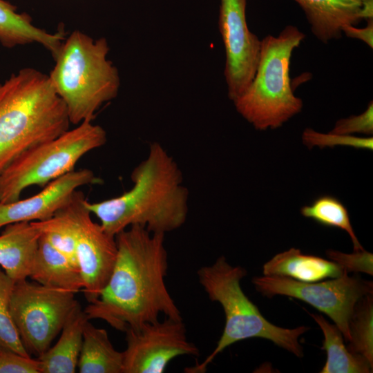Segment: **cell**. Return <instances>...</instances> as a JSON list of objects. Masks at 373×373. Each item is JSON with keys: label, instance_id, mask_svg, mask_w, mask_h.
Listing matches in <instances>:
<instances>
[{"label": "cell", "instance_id": "6da1fadb", "mask_svg": "<svg viewBox=\"0 0 373 373\" xmlns=\"http://www.w3.org/2000/svg\"><path fill=\"white\" fill-rule=\"evenodd\" d=\"M164 234L133 225L115 236L117 254L106 285L84 310L125 332L166 317L182 319L165 283L168 269Z\"/></svg>", "mask_w": 373, "mask_h": 373}, {"label": "cell", "instance_id": "7a4b0ae2", "mask_svg": "<svg viewBox=\"0 0 373 373\" xmlns=\"http://www.w3.org/2000/svg\"><path fill=\"white\" fill-rule=\"evenodd\" d=\"M132 188L122 195L85 205L103 229L115 236L133 225L164 234L186 222L189 191L175 160L162 145L153 142L146 157L133 171Z\"/></svg>", "mask_w": 373, "mask_h": 373}, {"label": "cell", "instance_id": "3957f363", "mask_svg": "<svg viewBox=\"0 0 373 373\" xmlns=\"http://www.w3.org/2000/svg\"><path fill=\"white\" fill-rule=\"evenodd\" d=\"M48 75L24 68L0 84V174L26 151L69 129Z\"/></svg>", "mask_w": 373, "mask_h": 373}, {"label": "cell", "instance_id": "277c9868", "mask_svg": "<svg viewBox=\"0 0 373 373\" xmlns=\"http://www.w3.org/2000/svg\"><path fill=\"white\" fill-rule=\"evenodd\" d=\"M108 52L104 37L94 39L74 30L54 57L48 77L66 107L70 124L93 121L102 105L117 95L119 75L107 59Z\"/></svg>", "mask_w": 373, "mask_h": 373}, {"label": "cell", "instance_id": "5b68a950", "mask_svg": "<svg viewBox=\"0 0 373 373\" xmlns=\"http://www.w3.org/2000/svg\"><path fill=\"white\" fill-rule=\"evenodd\" d=\"M197 274L209 298L222 307L225 325L212 353L202 363L188 368L187 372H204L214 358L227 347L251 338L271 341L298 358L303 356L298 338L310 327L287 329L269 322L242 290L240 280L247 275L246 269L230 265L224 256H220L213 264L202 267Z\"/></svg>", "mask_w": 373, "mask_h": 373}, {"label": "cell", "instance_id": "8992f818", "mask_svg": "<svg viewBox=\"0 0 373 373\" xmlns=\"http://www.w3.org/2000/svg\"><path fill=\"white\" fill-rule=\"evenodd\" d=\"M305 35L288 25L278 36L261 40L255 75L246 90L233 103L236 111L256 130L280 127L300 113L303 103L294 94L289 77L290 60Z\"/></svg>", "mask_w": 373, "mask_h": 373}, {"label": "cell", "instance_id": "52a82bcc", "mask_svg": "<svg viewBox=\"0 0 373 373\" xmlns=\"http://www.w3.org/2000/svg\"><path fill=\"white\" fill-rule=\"evenodd\" d=\"M106 142L104 129L92 121H84L75 128L24 152L0 174V202L19 199L23 190L44 187L74 170L86 153Z\"/></svg>", "mask_w": 373, "mask_h": 373}, {"label": "cell", "instance_id": "ba28073f", "mask_svg": "<svg viewBox=\"0 0 373 373\" xmlns=\"http://www.w3.org/2000/svg\"><path fill=\"white\" fill-rule=\"evenodd\" d=\"M27 279L15 283L10 310L23 346L30 356L38 357L50 347L79 303L74 292Z\"/></svg>", "mask_w": 373, "mask_h": 373}, {"label": "cell", "instance_id": "9c48e42d", "mask_svg": "<svg viewBox=\"0 0 373 373\" xmlns=\"http://www.w3.org/2000/svg\"><path fill=\"white\" fill-rule=\"evenodd\" d=\"M252 283L267 297H293L325 314L335 323L347 343L350 341L349 322L355 304L363 296L373 294L372 281L358 276H349L344 270L341 276L323 282L306 283L284 276H263L254 277Z\"/></svg>", "mask_w": 373, "mask_h": 373}, {"label": "cell", "instance_id": "30bf717a", "mask_svg": "<svg viewBox=\"0 0 373 373\" xmlns=\"http://www.w3.org/2000/svg\"><path fill=\"white\" fill-rule=\"evenodd\" d=\"M86 198L76 191L65 208L76 242V258L82 280V289L89 303L96 300L106 285L117 254L115 236L94 222L85 205Z\"/></svg>", "mask_w": 373, "mask_h": 373}, {"label": "cell", "instance_id": "8fae6325", "mask_svg": "<svg viewBox=\"0 0 373 373\" xmlns=\"http://www.w3.org/2000/svg\"><path fill=\"white\" fill-rule=\"evenodd\" d=\"M125 333L122 373H162L173 358L199 354L197 346L187 338L182 319L166 317Z\"/></svg>", "mask_w": 373, "mask_h": 373}, {"label": "cell", "instance_id": "7c38bea8", "mask_svg": "<svg viewBox=\"0 0 373 373\" xmlns=\"http://www.w3.org/2000/svg\"><path fill=\"white\" fill-rule=\"evenodd\" d=\"M247 0H220L218 27L225 50L224 77L233 102L251 84L258 64L261 40L246 19Z\"/></svg>", "mask_w": 373, "mask_h": 373}, {"label": "cell", "instance_id": "4fadbf2b", "mask_svg": "<svg viewBox=\"0 0 373 373\" xmlns=\"http://www.w3.org/2000/svg\"><path fill=\"white\" fill-rule=\"evenodd\" d=\"M96 182L92 171L74 169L52 180L33 196L0 202V228L15 222L48 220L69 202L79 187Z\"/></svg>", "mask_w": 373, "mask_h": 373}, {"label": "cell", "instance_id": "5bb4252c", "mask_svg": "<svg viewBox=\"0 0 373 373\" xmlns=\"http://www.w3.org/2000/svg\"><path fill=\"white\" fill-rule=\"evenodd\" d=\"M303 10L313 35L328 43L342 28L373 18V0H294Z\"/></svg>", "mask_w": 373, "mask_h": 373}, {"label": "cell", "instance_id": "9a60e30c", "mask_svg": "<svg viewBox=\"0 0 373 373\" xmlns=\"http://www.w3.org/2000/svg\"><path fill=\"white\" fill-rule=\"evenodd\" d=\"M41 234L33 222L5 226L0 235V267L15 283L29 278Z\"/></svg>", "mask_w": 373, "mask_h": 373}, {"label": "cell", "instance_id": "2e32d148", "mask_svg": "<svg viewBox=\"0 0 373 373\" xmlns=\"http://www.w3.org/2000/svg\"><path fill=\"white\" fill-rule=\"evenodd\" d=\"M29 278L42 285L77 293L83 288L78 265L41 234Z\"/></svg>", "mask_w": 373, "mask_h": 373}, {"label": "cell", "instance_id": "e0dca14e", "mask_svg": "<svg viewBox=\"0 0 373 373\" xmlns=\"http://www.w3.org/2000/svg\"><path fill=\"white\" fill-rule=\"evenodd\" d=\"M88 321L79 303L65 323L57 343L39 356V373L76 372L83 342V331Z\"/></svg>", "mask_w": 373, "mask_h": 373}, {"label": "cell", "instance_id": "ac0fdd59", "mask_svg": "<svg viewBox=\"0 0 373 373\" xmlns=\"http://www.w3.org/2000/svg\"><path fill=\"white\" fill-rule=\"evenodd\" d=\"M264 276H278L296 280L314 283L341 276L343 269L336 262L321 257L303 254L300 249L291 248L276 254L262 267Z\"/></svg>", "mask_w": 373, "mask_h": 373}, {"label": "cell", "instance_id": "d6986e66", "mask_svg": "<svg viewBox=\"0 0 373 373\" xmlns=\"http://www.w3.org/2000/svg\"><path fill=\"white\" fill-rule=\"evenodd\" d=\"M65 39L63 30L50 33L39 28L28 15L17 12L12 5L0 0V43L4 47L37 43L49 50L54 58Z\"/></svg>", "mask_w": 373, "mask_h": 373}, {"label": "cell", "instance_id": "ffe728a7", "mask_svg": "<svg viewBox=\"0 0 373 373\" xmlns=\"http://www.w3.org/2000/svg\"><path fill=\"white\" fill-rule=\"evenodd\" d=\"M123 358V352L115 349L106 330L95 327L88 320L84 326L79 372L122 373Z\"/></svg>", "mask_w": 373, "mask_h": 373}, {"label": "cell", "instance_id": "44dd1931", "mask_svg": "<svg viewBox=\"0 0 373 373\" xmlns=\"http://www.w3.org/2000/svg\"><path fill=\"white\" fill-rule=\"evenodd\" d=\"M324 335L322 350L327 361L321 373H370L373 365L363 356L352 353L345 345L343 336L335 325L330 324L321 314H310Z\"/></svg>", "mask_w": 373, "mask_h": 373}, {"label": "cell", "instance_id": "7402d4cb", "mask_svg": "<svg viewBox=\"0 0 373 373\" xmlns=\"http://www.w3.org/2000/svg\"><path fill=\"white\" fill-rule=\"evenodd\" d=\"M300 213L323 226L345 231L352 240L354 251L364 249L352 228L347 208L337 198L329 195L319 196L310 204L303 207Z\"/></svg>", "mask_w": 373, "mask_h": 373}, {"label": "cell", "instance_id": "603a6c76", "mask_svg": "<svg viewBox=\"0 0 373 373\" xmlns=\"http://www.w3.org/2000/svg\"><path fill=\"white\" fill-rule=\"evenodd\" d=\"M350 341L347 349L373 365V297L367 294L355 304L349 322Z\"/></svg>", "mask_w": 373, "mask_h": 373}, {"label": "cell", "instance_id": "cb8c5ba5", "mask_svg": "<svg viewBox=\"0 0 373 373\" xmlns=\"http://www.w3.org/2000/svg\"><path fill=\"white\" fill-rule=\"evenodd\" d=\"M15 283L0 267V349L31 356L22 345L11 314V296Z\"/></svg>", "mask_w": 373, "mask_h": 373}, {"label": "cell", "instance_id": "d4e9b609", "mask_svg": "<svg viewBox=\"0 0 373 373\" xmlns=\"http://www.w3.org/2000/svg\"><path fill=\"white\" fill-rule=\"evenodd\" d=\"M304 144L309 149L318 146L321 149L325 147H334L335 146H347L359 149H373V138L358 137L352 135L334 134L329 132L328 134L321 133L312 128H306L302 135Z\"/></svg>", "mask_w": 373, "mask_h": 373}, {"label": "cell", "instance_id": "484cf974", "mask_svg": "<svg viewBox=\"0 0 373 373\" xmlns=\"http://www.w3.org/2000/svg\"><path fill=\"white\" fill-rule=\"evenodd\" d=\"M326 254L330 260L336 262L347 273L361 272L373 275V255L365 249L354 251L349 254L328 249Z\"/></svg>", "mask_w": 373, "mask_h": 373}, {"label": "cell", "instance_id": "4316f807", "mask_svg": "<svg viewBox=\"0 0 373 373\" xmlns=\"http://www.w3.org/2000/svg\"><path fill=\"white\" fill-rule=\"evenodd\" d=\"M331 133L352 135L362 133L372 135L373 133V103L370 102L366 110L358 115H351L338 120Z\"/></svg>", "mask_w": 373, "mask_h": 373}, {"label": "cell", "instance_id": "83f0119b", "mask_svg": "<svg viewBox=\"0 0 373 373\" xmlns=\"http://www.w3.org/2000/svg\"><path fill=\"white\" fill-rule=\"evenodd\" d=\"M0 373H39V362L37 358L0 349Z\"/></svg>", "mask_w": 373, "mask_h": 373}, {"label": "cell", "instance_id": "f1b7e54d", "mask_svg": "<svg viewBox=\"0 0 373 373\" xmlns=\"http://www.w3.org/2000/svg\"><path fill=\"white\" fill-rule=\"evenodd\" d=\"M365 28H356L355 26H346L342 28L347 37L357 39L365 42L371 48H373V18L366 20Z\"/></svg>", "mask_w": 373, "mask_h": 373}]
</instances>
